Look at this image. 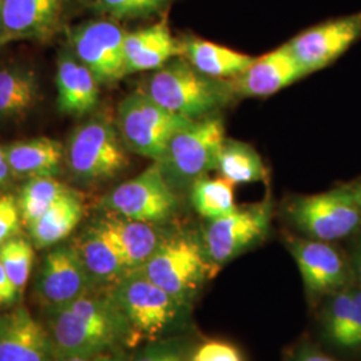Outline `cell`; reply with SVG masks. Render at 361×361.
<instances>
[{
	"instance_id": "1",
	"label": "cell",
	"mask_w": 361,
	"mask_h": 361,
	"mask_svg": "<svg viewBox=\"0 0 361 361\" xmlns=\"http://www.w3.org/2000/svg\"><path fill=\"white\" fill-rule=\"evenodd\" d=\"M46 328L56 357L94 356L137 344L130 324L110 293H90L62 308L47 310Z\"/></svg>"
},
{
	"instance_id": "2",
	"label": "cell",
	"mask_w": 361,
	"mask_h": 361,
	"mask_svg": "<svg viewBox=\"0 0 361 361\" xmlns=\"http://www.w3.org/2000/svg\"><path fill=\"white\" fill-rule=\"evenodd\" d=\"M225 138L222 119L207 116L194 119L169 141L157 164L174 192L186 190L209 171L219 170V155Z\"/></svg>"
},
{
	"instance_id": "3",
	"label": "cell",
	"mask_w": 361,
	"mask_h": 361,
	"mask_svg": "<svg viewBox=\"0 0 361 361\" xmlns=\"http://www.w3.org/2000/svg\"><path fill=\"white\" fill-rule=\"evenodd\" d=\"M140 271L186 307L214 274L204 245L188 233H168Z\"/></svg>"
},
{
	"instance_id": "4",
	"label": "cell",
	"mask_w": 361,
	"mask_h": 361,
	"mask_svg": "<svg viewBox=\"0 0 361 361\" xmlns=\"http://www.w3.org/2000/svg\"><path fill=\"white\" fill-rule=\"evenodd\" d=\"M228 89L204 75L186 61H174L158 68L145 92L159 106L188 119H200L228 101Z\"/></svg>"
},
{
	"instance_id": "5",
	"label": "cell",
	"mask_w": 361,
	"mask_h": 361,
	"mask_svg": "<svg viewBox=\"0 0 361 361\" xmlns=\"http://www.w3.org/2000/svg\"><path fill=\"white\" fill-rule=\"evenodd\" d=\"M109 293L125 314L137 343L142 338L155 341L165 335L188 308L152 283L140 269L130 271Z\"/></svg>"
},
{
	"instance_id": "6",
	"label": "cell",
	"mask_w": 361,
	"mask_h": 361,
	"mask_svg": "<svg viewBox=\"0 0 361 361\" xmlns=\"http://www.w3.org/2000/svg\"><path fill=\"white\" fill-rule=\"evenodd\" d=\"M190 122L159 106L145 91L130 94L118 107L122 142L133 153L154 162L162 158L170 138Z\"/></svg>"
},
{
	"instance_id": "7",
	"label": "cell",
	"mask_w": 361,
	"mask_h": 361,
	"mask_svg": "<svg viewBox=\"0 0 361 361\" xmlns=\"http://www.w3.org/2000/svg\"><path fill=\"white\" fill-rule=\"evenodd\" d=\"M67 165L78 180L92 183L116 177L129 166V158L111 122L97 116L73 134Z\"/></svg>"
},
{
	"instance_id": "8",
	"label": "cell",
	"mask_w": 361,
	"mask_h": 361,
	"mask_svg": "<svg viewBox=\"0 0 361 361\" xmlns=\"http://www.w3.org/2000/svg\"><path fill=\"white\" fill-rule=\"evenodd\" d=\"M286 214L297 229L325 243L344 238L361 225V209L349 188L298 197L286 207Z\"/></svg>"
},
{
	"instance_id": "9",
	"label": "cell",
	"mask_w": 361,
	"mask_h": 361,
	"mask_svg": "<svg viewBox=\"0 0 361 361\" xmlns=\"http://www.w3.org/2000/svg\"><path fill=\"white\" fill-rule=\"evenodd\" d=\"M107 213L161 225L178 212V198L154 162L133 180H126L102 201Z\"/></svg>"
},
{
	"instance_id": "10",
	"label": "cell",
	"mask_w": 361,
	"mask_h": 361,
	"mask_svg": "<svg viewBox=\"0 0 361 361\" xmlns=\"http://www.w3.org/2000/svg\"><path fill=\"white\" fill-rule=\"evenodd\" d=\"M271 226V207L259 204L235 209L221 219L209 221L204 249L216 271L265 238Z\"/></svg>"
},
{
	"instance_id": "11",
	"label": "cell",
	"mask_w": 361,
	"mask_h": 361,
	"mask_svg": "<svg viewBox=\"0 0 361 361\" xmlns=\"http://www.w3.org/2000/svg\"><path fill=\"white\" fill-rule=\"evenodd\" d=\"M94 286L75 246L61 245L43 259L35 293L44 310H54L90 295Z\"/></svg>"
},
{
	"instance_id": "12",
	"label": "cell",
	"mask_w": 361,
	"mask_h": 361,
	"mask_svg": "<svg viewBox=\"0 0 361 361\" xmlns=\"http://www.w3.org/2000/svg\"><path fill=\"white\" fill-rule=\"evenodd\" d=\"M126 32L110 20H94L70 34L74 54L99 83H113L125 77Z\"/></svg>"
},
{
	"instance_id": "13",
	"label": "cell",
	"mask_w": 361,
	"mask_h": 361,
	"mask_svg": "<svg viewBox=\"0 0 361 361\" xmlns=\"http://www.w3.org/2000/svg\"><path fill=\"white\" fill-rule=\"evenodd\" d=\"M360 38L361 13H356L310 27L286 44L308 75L334 63Z\"/></svg>"
},
{
	"instance_id": "14",
	"label": "cell",
	"mask_w": 361,
	"mask_h": 361,
	"mask_svg": "<svg viewBox=\"0 0 361 361\" xmlns=\"http://www.w3.org/2000/svg\"><path fill=\"white\" fill-rule=\"evenodd\" d=\"M288 246L312 300L345 289L350 273L335 246L312 238H289Z\"/></svg>"
},
{
	"instance_id": "15",
	"label": "cell",
	"mask_w": 361,
	"mask_h": 361,
	"mask_svg": "<svg viewBox=\"0 0 361 361\" xmlns=\"http://www.w3.org/2000/svg\"><path fill=\"white\" fill-rule=\"evenodd\" d=\"M67 0H0L1 38L49 40L62 26Z\"/></svg>"
},
{
	"instance_id": "16",
	"label": "cell",
	"mask_w": 361,
	"mask_h": 361,
	"mask_svg": "<svg viewBox=\"0 0 361 361\" xmlns=\"http://www.w3.org/2000/svg\"><path fill=\"white\" fill-rule=\"evenodd\" d=\"M0 361H56L47 328L26 307L0 314Z\"/></svg>"
},
{
	"instance_id": "17",
	"label": "cell",
	"mask_w": 361,
	"mask_h": 361,
	"mask_svg": "<svg viewBox=\"0 0 361 361\" xmlns=\"http://www.w3.org/2000/svg\"><path fill=\"white\" fill-rule=\"evenodd\" d=\"M305 75L307 73L288 44H284L255 59L241 75L235 77L231 86L233 91L244 97H268Z\"/></svg>"
},
{
	"instance_id": "18",
	"label": "cell",
	"mask_w": 361,
	"mask_h": 361,
	"mask_svg": "<svg viewBox=\"0 0 361 361\" xmlns=\"http://www.w3.org/2000/svg\"><path fill=\"white\" fill-rule=\"evenodd\" d=\"M94 225L116 246L130 271L142 268L168 234L155 224L125 219L113 213H107Z\"/></svg>"
},
{
	"instance_id": "19",
	"label": "cell",
	"mask_w": 361,
	"mask_h": 361,
	"mask_svg": "<svg viewBox=\"0 0 361 361\" xmlns=\"http://www.w3.org/2000/svg\"><path fill=\"white\" fill-rule=\"evenodd\" d=\"M125 75L158 70L183 51L173 38L166 20L126 34L125 38Z\"/></svg>"
},
{
	"instance_id": "20",
	"label": "cell",
	"mask_w": 361,
	"mask_h": 361,
	"mask_svg": "<svg viewBox=\"0 0 361 361\" xmlns=\"http://www.w3.org/2000/svg\"><path fill=\"white\" fill-rule=\"evenodd\" d=\"M99 82L75 55L63 52L58 61L56 89L61 113L82 116L98 104Z\"/></svg>"
},
{
	"instance_id": "21",
	"label": "cell",
	"mask_w": 361,
	"mask_h": 361,
	"mask_svg": "<svg viewBox=\"0 0 361 361\" xmlns=\"http://www.w3.org/2000/svg\"><path fill=\"white\" fill-rule=\"evenodd\" d=\"M74 246L94 285L114 286L130 273L116 246L94 224Z\"/></svg>"
},
{
	"instance_id": "22",
	"label": "cell",
	"mask_w": 361,
	"mask_h": 361,
	"mask_svg": "<svg viewBox=\"0 0 361 361\" xmlns=\"http://www.w3.org/2000/svg\"><path fill=\"white\" fill-rule=\"evenodd\" d=\"M11 173L16 177L37 178L58 174L63 159V146L51 138H35L13 143L6 149Z\"/></svg>"
},
{
	"instance_id": "23",
	"label": "cell",
	"mask_w": 361,
	"mask_h": 361,
	"mask_svg": "<svg viewBox=\"0 0 361 361\" xmlns=\"http://www.w3.org/2000/svg\"><path fill=\"white\" fill-rule=\"evenodd\" d=\"M82 217V198L70 189L28 228L32 244L37 249L59 244L74 232Z\"/></svg>"
},
{
	"instance_id": "24",
	"label": "cell",
	"mask_w": 361,
	"mask_h": 361,
	"mask_svg": "<svg viewBox=\"0 0 361 361\" xmlns=\"http://www.w3.org/2000/svg\"><path fill=\"white\" fill-rule=\"evenodd\" d=\"M183 52L195 70L210 78L238 77L255 61L250 55L201 39L190 40Z\"/></svg>"
},
{
	"instance_id": "25",
	"label": "cell",
	"mask_w": 361,
	"mask_h": 361,
	"mask_svg": "<svg viewBox=\"0 0 361 361\" xmlns=\"http://www.w3.org/2000/svg\"><path fill=\"white\" fill-rule=\"evenodd\" d=\"M39 98L38 79L31 70H0V116L19 118L30 111Z\"/></svg>"
},
{
	"instance_id": "26",
	"label": "cell",
	"mask_w": 361,
	"mask_h": 361,
	"mask_svg": "<svg viewBox=\"0 0 361 361\" xmlns=\"http://www.w3.org/2000/svg\"><path fill=\"white\" fill-rule=\"evenodd\" d=\"M219 171L233 185L259 182L268 177L257 152L247 143L226 140L219 155Z\"/></svg>"
},
{
	"instance_id": "27",
	"label": "cell",
	"mask_w": 361,
	"mask_h": 361,
	"mask_svg": "<svg viewBox=\"0 0 361 361\" xmlns=\"http://www.w3.org/2000/svg\"><path fill=\"white\" fill-rule=\"evenodd\" d=\"M232 182L225 178H201L190 188V200L195 212L207 219H221L233 213L234 204Z\"/></svg>"
},
{
	"instance_id": "28",
	"label": "cell",
	"mask_w": 361,
	"mask_h": 361,
	"mask_svg": "<svg viewBox=\"0 0 361 361\" xmlns=\"http://www.w3.org/2000/svg\"><path fill=\"white\" fill-rule=\"evenodd\" d=\"M70 188L52 177L30 178L22 188L18 200L23 224L30 228Z\"/></svg>"
},
{
	"instance_id": "29",
	"label": "cell",
	"mask_w": 361,
	"mask_h": 361,
	"mask_svg": "<svg viewBox=\"0 0 361 361\" xmlns=\"http://www.w3.org/2000/svg\"><path fill=\"white\" fill-rule=\"evenodd\" d=\"M34 244L23 237H13L0 247V262L22 295L26 289L34 265Z\"/></svg>"
},
{
	"instance_id": "30",
	"label": "cell",
	"mask_w": 361,
	"mask_h": 361,
	"mask_svg": "<svg viewBox=\"0 0 361 361\" xmlns=\"http://www.w3.org/2000/svg\"><path fill=\"white\" fill-rule=\"evenodd\" d=\"M353 310V289H343L334 295L324 312V332L326 338L340 348L347 332Z\"/></svg>"
},
{
	"instance_id": "31",
	"label": "cell",
	"mask_w": 361,
	"mask_h": 361,
	"mask_svg": "<svg viewBox=\"0 0 361 361\" xmlns=\"http://www.w3.org/2000/svg\"><path fill=\"white\" fill-rule=\"evenodd\" d=\"M92 7L116 19L146 18L162 11L170 0H90Z\"/></svg>"
},
{
	"instance_id": "32",
	"label": "cell",
	"mask_w": 361,
	"mask_h": 361,
	"mask_svg": "<svg viewBox=\"0 0 361 361\" xmlns=\"http://www.w3.org/2000/svg\"><path fill=\"white\" fill-rule=\"evenodd\" d=\"M189 348L180 340H155L145 347L133 361H189Z\"/></svg>"
},
{
	"instance_id": "33",
	"label": "cell",
	"mask_w": 361,
	"mask_h": 361,
	"mask_svg": "<svg viewBox=\"0 0 361 361\" xmlns=\"http://www.w3.org/2000/svg\"><path fill=\"white\" fill-rule=\"evenodd\" d=\"M189 361H246L241 349L225 340H209L189 355Z\"/></svg>"
},
{
	"instance_id": "34",
	"label": "cell",
	"mask_w": 361,
	"mask_h": 361,
	"mask_svg": "<svg viewBox=\"0 0 361 361\" xmlns=\"http://www.w3.org/2000/svg\"><path fill=\"white\" fill-rule=\"evenodd\" d=\"M20 209L18 205V200L13 195H1L0 197V247L8 240L19 235L20 231Z\"/></svg>"
},
{
	"instance_id": "35",
	"label": "cell",
	"mask_w": 361,
	"mask_h": 361,
	"mask_svg": "<svg viewBox=\"0 0 361 361\" xmlns=\"http://www.w3.org/2000/svg\"><path fill=\"white\" fill-rule=\"evenodd\" d=\"M343 349L361 348V288L353 289V310L343 343Z\"/></svg>"
},
{
	"instance_id": "36",
	"label": "cell",
	"mask_w": 361,
	"mask_h": 361,
	"mask_svg": "<svg viewBox=\"0 0 361 361\" xmlns=\"http://www.w3.org/2000/svg\"><path fill=\"white\" fill-rule=\"evenodd\" d=\"M20 297L18 288L8 277L3 264L0 262V307L13 305Z\"/></svg>"
},
{
	"instance_id": "37",
	"label": "cell",
	"mask_w": 361,
	"mask_h": 361,
	"mask_svg": "<svg viewBox=\"0 0 361 361\" xmlns=\"http://www.w3.org/2000/svg\"><path fill=\"white\" fill-rule=\"evenodd\" d=\"M56 361H125L122 353L118 352H109L94 356H66V357H56Z\"/></svg>"
},
{
	"instance_id": "38",
	"label": "cell",
	"mask_w": 361,
	"mask_h": 361,
	"mask_svg": "<svg viewBox=\"0 0 361 361\" xmlns=\"http://www.w3.org/2000/svg\"><path fill=\"white\" fill-rule=\"evenodd\" d=\"M293 361H336L335 359L329 357L328 355H325L323 352L317 350L312 347L307 348H301L298 350L296 357Z\"/></svg>"
},
{
	"instance_id": "39",
	"label": "cell",
	"mask_w": 361,
	"mask_h": 361,
	"mask_svg": "<svg viewBox=\"0 0 361 361\" xmlns=\"http://www.w3.org/2000/svg\"><path fill=\"white\" fill-rule=\"evenodd\" d=\"M11 173V168L10 164L7 161V155H6V149L0 147V186L3 183H6V180L10 178Z\"/></svg>"
},
{
	"instance_id": "40",
	"label": "cell",
	"mask_w": 361,
	"mask_h": 361,
	"mask_svg": "<svg viewBox=\"0 0 361 361\" xmlns=\"http://www.w3.org/2000/svg\"><path fill=\"white\" fill-rule=\"evenodd\" d=\"M355 265H356V273H357V277H359L361 284V245L359 246V249H357V252H356Z\"/></svg>"
},
{
	"instance_id": "41",
	"label": "cell",
	"mask_w": 361,
	"mask_h": 361,
	"mask_svg": "<svg viewBox=\"0 0 361 361\" xmlns=\"http://www.w3.org/2000/svg\"><path fill=\"white\" fill-rule=\"evenodd\" d=\"M353 193H355V198H356V201H357V204H359L361 209V183L357 188L353 189Z\"/></svg>"
},
{
	"instance_id": "42",
	"label": "cell",
	"mask_w": 361,
	"mask_h": 361,
	"mask_svg": "<svg viewBox=\"0 0 361 361\" xmlns=\"http://www.w3.org/2000/svg\"><path fill=\"white\" fill-rule=\"evenodd\" d=\"M0 38H1V22H0Z\"/></svg>"
}]
</instances>
